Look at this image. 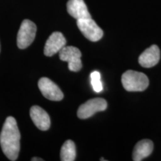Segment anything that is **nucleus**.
Returning a JSON list of instances; mask_svg holds the SVG:
<instances>
[{"instance_id":"nucleus-5","label":"nucleus","mask_w":161,"mask_h":161,"mask_svg":"<svg viewBox=\"0 0 161 161\" xmlns=\"http://www.w3.org/2000/svg\"><path fill=\"white\" fill-rule=\"evenodd\" d=\"M81 53L75 46H64L59 52V58L63 61L68 62V67L72 72H78L82 68Z\"/></svg>"},{"instance_id":"nucleus-3","label":"nucleus","mask_w":161,"mask_h":161,"mask_svg":"<svg viewBox=\"0 0 161 161\" xmlns=\"http://www.w3.org/2000/svg\"><path fill=\"white\" fill-rule=\"evenodd\" d=\"M37 26L29 19H24L18 31L17 43L19 49H23L33 43L36 36Z\"/></svg>"},{"instance_id":"nucleus-16","label":"nucleus","mask_w":161,"mask_h":161,"mask_svg":"<svg viewBox=\"0 0 161 161\" xmlns=\"http://www.w3.org/2000/svg\"><path fill=\"white\" fill-rule=\"evenodd\" d=\"M0 50H1V47H0Z\"/></svg>"},{"instance_id":"nucleus-15","label":"nucleus","mask_w":161,"mask_h":161,"mask_svg":"<svg viewBox=\"0 0 161 161\" xmlns=\"http://www.w3.org/2000/svg\"><path fill=\"white\" fill-rule=\"evenodd\" d=\"M31 160L32 161H37V160H39V161H43V160L42 158H33L31 159Z\"/></svg>"},{"instance_id":"nucleus-1","label":"nucleus","mask_w":161,"mask_h":161,"mask_svg":"<svg viewBox=\"0 0 161 161\" xmlns=\"http://www.w3.org/2000/svg\"><path fill=\"white\" fill-rule=\"evenodd\" d=\"M0 144L5 155L9 160L17 159L20 149V133L17 121L12 116L5 119L0 134Z\"/></svg>"},{"instance_id":"nucleus-14","label":"nucleus","mask_w":161,"mask_h":161,"mask_svg":"<svg viewBox=\"0 0 161 161\" xmlns=\"http://www.w3.org/2000/svg\"><path fill=\"white\" fill-rule=\"evenodd\" d=\"M90 79H91V84L94 91L96 92H100L103 90L102 80H101V75L98 71H94L90 74Z\"/></svg>"},{"instance_id":"nucleus-6","label":"nucleus","mask_w":161,"mask_h":161,"mask_svg":"<svg viewBox=\"0 0 161 161\" xmlns=\"http://www.w3.org/2000/svg\"><path fill=\"white\" fill-rule=\"evenodd\" d=\"M107 107H108V103L104 98H92L79 107L77 115L78 118L81 119H85L91 117L96 113L105 110Z\"/></svg>"},{"instance_id":"nucleus-8","label":"nucleus","mask_w":161,"mask_h":161,"mask_svg":"<svg viewBox=\"0 0 161 161\" xmlns=\"http://www.w3.org/2000/svg\"><path fill=\"white\" fill-rule=\"evenodd\" d=\"M66 38L63 34L58 31L54 32L46 40L44 47V54L46 56L51 57L63 49L66 46Z\"/></svg>"},{"instance_id":"nucleus-12","label":"nucleus","mask_w":161,"mask_h":161,"mask_svg":"<svg viewBox=\"0 0 161 161\" xmlns=\"http://www.w3.org/2000/svg\"><path fill=\"white\" fill-rule=\"evenodd\" d=\"M153 149H154V144L152 140H140L134 147V152H133V160H142L152 154Z\"/></svg>"},{"instance_id":"nucleus-4","label":"nucleus","mask_w":161,"mask_h":161,"mask_svg":"<svg viewBox=\"0 0 161 161\" xmlns=\"http://www.w3.org/2000/svg\"><path fill=\"white\" fill-rule=\"evenodd\" d=\"M77 26L86 39L96 42L103 37V31L92 18L77 20Z\"/></svg>"},{"instance_id":"nucleus-9","label":"nucleus","mask_w":161,"mask_h":161,"mask_svg":"<svg viewBox=\"0 0 161 161\" xmlns=\"http://www.w3.org/2000/svg\"><path fill=\"white\" fill-rule=\"evenodd\" d=\"M160 58V49L157 45H152L141 54L139 57V64L144 68H151L158 64Z\"/></svg>"},{"instance_id":"nucleus-7","label":"nucleus","mask_w":161,"mask_h":161,"mask_svg":"<svg viewBox=\"0 0 161 161\" xmlns=\"http://www.w3.org/2000/svg\"><path fill=\"white\" fill-rule=\"evenodd\" d=\"M38 86L44 97L52 101L63 99L64 93L55 83L48 78H41L38 82Z\"/></svg>"},{"instance_id":"nucleus-11","label":"nucleus","mask_w":161,"mask_h":161,"mask_svg":"<svg viewBox=\"0 0 161 161\" xmlns=\"http://www.w3.org/2000/svg\"><path fill=\"white\" fill-rule=\"evenodd\" d=\"M66 7L69 14L77 20L91 18L84 0H69Z\"/></svg>"},{"instance_id":"nucleus-10","label":"nucleus","mask_w":161,"mask_h":161,"mask_svg":"<svg viewBox=\"0 0 161 161\" xmlns=\"http://www.w3.org/2000/svg\"><path fill=\"white\" fill-rule=\"evenodd\" d=\"M30 116L34 124L41 130H47L51 125L49 114L39 106H33L30 110Z\"/></svg>"},{"instance_id":"nucleus-2","label":"nucleus","mask_w":161,"mask_h":161,"mask_svg":"<svg viewBox=\"0 0 161 161\" xmlns=\"http://www.w3.org/2000/svg\"><path fill=\"white\" fill-rule=\"evenodd\" d=\"M122 84L128 92H141L147 89L149 80L144 73L128 70L122 75Z\"/></svg>"},{"instance_id":"nucleus-13","label":"nucleus","mask_w":161,"mask_h":161,"mask_svg":"<svg viewBox=\"0 0 161 161\" xmlns=\"http://www.w3.org/2000/svg\"><path fill=\"white\" fill-rule=\"evenodd\" d=\"M76 158L75 145L73 141L66 140L60 150V160L62 161H73Z\"/></svg>"}]
</instances>
